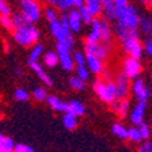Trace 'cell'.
<instances>
[{"label":"cell","mask_w":152,"mask_h":152,"mask_svg":"<svg viewBox=\"0 0 152 152\" xmlns=\"http://www.w3.org/2000/svg\"><path fill=\"white\" fill-rule=\"evenodd\" d=\"M144 50H145V53L148 54V56L152 57V38H148L145 41V44H144Z\"/></svg>","instance_id":"42"},{"label":"cell","mask_w":152,"mask_h":152,"mask_svg":"<svg viewBox=\"0 0 152 152\" xmlns=\"http://www.w3.org/2000/svg\"><path fill=\"white\" fill-rule=\"evenodd\" d=\"M14 98L19 102H25L30 98V95H28V92L26 91L25 88H16L15 91H14Z\"/></svg>","instance_id":"33"},{"label":"cell","mask_w":152,"mask_h":152,"mask_svg":"<svg viewBox=\"0 0 152 152\" xmlns=\"http://www.w3.org/2000/svg\"><path fill=\"white\" fill-rule=\"evenodd\" d=\"M57 7H58V10L63 11V12H66V11L69 10V7H68V4H66L65 0H60V1L57 3Z\"/></svg>","instance_id":"44"},{"label":"cell","mask_w":152,"mask_h":152,"mask_svg":"<svg viewBox=\"0 0 152 152\" xmlns=\"http://www.w3.org/2000/svg\"><path fill=\"white\" fill-rule=\"evenodd\" d=\"M86 54H94V56L99 57L103 60L104 57L109 54V46L106 44H90V42H86L84 46Z\"/></svg>","instance_id":"10"},{"label":"cell","mask_w":152,"mask_h":152,"mask_svg":"<svg viewBox=\"0 0 152 152\" xmlns=\"http://www.w3.org/2000/svg\"><path fill=\"white\" fill-rule=\"evenodd\" d=\"M86 66L88 68L90 72L96 73V75L103 72V63H102V58L94 56V54H86Z\"/></svg>","instance_id":"11"},{"label":"cell","mask_w":152,"mask_h":152,"mask_svg":"<svg viewBox=\"0 0 152 152\" xmlns=\"http://www.w3.org/2000/svg\"><path fill=\"white\" fill-rule=\"evenodd\" d=\"M72 57H73V63H75L77 66L86 65V54L80 53V52H75Z\"/></svg>","instance_id":"37"},{"label":"cell","mask_w":152,"mask_h":152,"mask_svg":"<svg viewBox=\"0 0 152 152\" xmlns=\"http://www.w3.org/2000/svg\"><path fill=\"white\" fill-rule=\"evenodd\" d=\"M114 1V6H115V10H120V8H124V7H126L128 4V0H113Z\"/></svg>","instance_id":"43"},{"label":"cell","mask_w":152,"mask_h":152,"mask_svg":"<svg viewBox=\"0 0 152 152\" xmlns=\"http://www.w3.org/2000/svg\"><path fill=\"white\" fill-rule=\"evenodd\" d=\"M121 42H122L124 50L129 54V57H133V58H137V60H139L140 57L142 56V46H141V44H140L137 30H133V31L130 33L126 38H124Z\"/></svg>","instance_id":"6"},{"label":"cell","mask_w":152,"mask_h":152,"mask_svg":"<svg viewBox=\"0 0 152 152\" xmlns=\"http://www.w3.org/2000/svg\"><path fill=\"white\" fill-rule=\"evenodd\" d=\"M0 15L11 16V8L6 0H0Z\"/></svg>","instance_id":"39"},{"label":"cell","mask_w":152,"mask_h":152,"mask_svg":"<svg viewBox=\"0 0 152 152\" xmlns=\"http://www.w3.org/2000/svg\"><path fill=\"white\" fill-rule=\"evenodd\" d=\"M139 152H152V151H145V149H142V148H140V149H139Z\"/></svg>","instance_id":"48"},{"label":"cell","mask_w":152,"mask_h":152,"mask_svg":"<svg viewBox=\"0 0 152 152\" xmlns=\"http://www.w3.org/2000/svg\"><path fill=\"white\" fill-rule=\"evenodd\" d=\"M12 152H35L33 148H30L28 145H23V144H18V145H15V148H14Z\"/></svg>","instance_id":"40"},{"label":"cell","mask_w":152,"mask_h":152,"mask_svg":"<svg viewBox=\"0 0 152 152\" xmlns=\"http://www.w3.org/2000/svg\"><path fill=\"white\" fill-rule=\"evenodd\" d=\"M11 20H12V27L14 28H18V27H20V26L26 25V23H30L20 12L14 14V15L11 16Z\"/></svg>","instance_id":"29"},{"label":"cell","mask_w":152,"mask_h":152,"mask_svg":"<svg viewBox=\"0 0 152 152\" xmlns=\"http://www.w3.org/2000/svg\"><path fill=\"white\" fill-rule=\"evenodd\" d=\"M14 39L22 46H33L39 39V31L34 23H26L18 28H14Z\"/></svg>","instance_id":"1"},{"label":"cell","mask_w":152,"mask_h":152,"mask_svg":"<svg viewBox=\"0 0 152 152\" xmlns=\"http://www.w3.org/2000/svg\"><path fill=\"white\" fill-rule=\"evenodd\" d=\"M149 128H151V134H152V120H151V126Z\"/></svg>","instance_id":"49"},{"label":"cell","mask_w":152,"mask_h":152,"mask_svg":"<svg viewBox=\"0 0 152 152\" xmlns=\"http://www.w3.org/2000/svg\"><path fill=\"white\" fill-rule=\"evenodd\" d=\"M111 107H113V110L117 113L118 117L124 118L126 115L128 110H129V102H128L126 99H118V101L111 103Z\"/></svg>","instance_id":"18"},{"label":"cell","mask_w":152,"mask_h":152,"mask_svg":"<svg viewBox=\"0 0 152 152\" xmlns=\"http://www.w3.org/2000/svg\"><path fill=\"white\" fill-rule=\"evenodd\" d=\"M66 18H68V23H69V28L72 33H79L80 28H82V19H80L79 11L77 8L69 10L68 14H66Z\"/></svg>","instance_id":"12"},{"label":"cell","mask_w":152,"mask_h":152,"mask_svg":"<svg viewBox=\"0 0 152 152\" xmlns=\"http://www.w3.org/2000/svg\"><path fill=\"white\" fill-rule=\"evenodd\" d=\"M19 8H20V14L30 23L38 22L41 18L42 8L38 0H19Z\"/></svg>","instance_id":"4"},{"label":"cell","mask_w":152,"mask_h":152,"mask_svg":"<svg viewBox=\"0 0 152 152\" xmlns=\"http://www.w3.org/2000/svg\"><path fill=\"white\" fill-rule=\"evenodd\" d=\"M1 137H3V134H1V132H0V139H1Z\"/></svg>","instance_id":"50"},{"label":"cell","mask_w":152,"mask_h":152,"mask_svg":"<svg viewBox=\"0 0 152 152\" xmlns=\"http://www.w3.org/2000/svg\"><path fill=\"white\" fill-rule=\"evenodd\" d=\"M46 102H48V104L56 111H63V113H66V111H68V103L64 102L63 99L54 96V95H49L46 98Z\"/></svg>","instance_id":"17"},{"label":"cell","mask_w":152,"mask_h":152,"mask_svg":"<svg viewBox=\"0 0 152 152\" xmlns=\"http://www.w3.org/2000/svg\"><path fill=\"white\" fill-rule=\"evenodd\" d=\"M44 64L46 66H56L58 64V56L56 52H48L44 56Z\"/></svg>","instance_id":"25"},{"label":"cell","mask_w":152,"mask_h":152,"mask_svg":"<svg viewBox=\"0 0 152 152\" xmlns=\"http://www.w3.org/2000/svg\"><path fill=\"white\" fill-rule=\"evenodd\" d=\"M144 115H145V102H139L130 113V121L133 125H140L144 122Z\"/></svg>","instance_id":"13"},{"label":"cell","mask_w":152,"mask_h":152,"mask_svg":"<svg viewBox=\"0 0 152 152\" xmlns=\"http://www.w3.org/2000/svg\"><path fill=\"white\" fill-rule=\"evenodd\" d=\"M139 130H140V134H141V139L142 140H148V137L151 136V128H149L145 122L140 124V125H139Z\"/></svg>","instance_id":"35"},{"label":"cell","mask_w":152,"mask_h":152,"mask_svg":"<svg viewBox=\"0 0 152 152\" xmlns=\"http://www.w3.org/2000/svg\"><path fill=\"white\" fill-rule=\"evenodd\" d=\"M50 33L57 39V42H69V44H73L72 34H68V33L64 30L60 19H56V20L50 22Z\"/></svg>","instance_id":"8"},{"label":"cell","mask_w":152,"mask_h":152,"mask_svg":"<svg viewBox=\"0 0 152 152\" xmlns=\"http://www.w3.org/2000/svg\"><path fill=\"white\" fill-rule=\"evenodd\" d=\"M33 96H34V99L42 102V101H46L48 92L44 87H37V88H34V91H33Z\"/></svg>","instance_id":"31"},{"label":"cell","mask_w":152,"mask_h":152,"mask_svg":"<svg viewBox=\"0 0 152 152\" xmlns=\"http://www.w3.org/2000/svg\"><path fill=\"white\" fill-rule=\"evenodd\" d=\"M128 139L134 142L141 141L142 139H141V134H140L139 128H130V129H128Z\"/></svg>","instance_id":"32"},{"label":"cell","mask_w":152,"mask_h":152,"mask_svg":"<svg viewBox=\"0 0 152 152\" xmlns=\"http://www.w3.org/2000/svg\"><path fill=\"white\" fill-rule=\"evenodd\" d=\"M69 86L73 90H80L82 91L86 87V82L82 80L80 77H77V76H72V77H69Z\"/></svg>","instance_id":"30"},{"label":"cell","mask_w":152,"mask_h":152,"mask_svg":"<svg viewBox=\"0 0 152 152\" xmlns=\"http://www.w3.org/2000/svg\"><path fill=\"white\" fill-rule=\"evenodd\" d=\"M68 111H71L72 114H75L76 117H79V115H83L86 111V107L84 104L79 101H71L68 103Z\"/></svg>","instance_id":"22"},{"label":"cell","mask_w":152,"mask_h":152,"mask_svg":"<svg viewBox=\"0 0 152 152\" xmlns=\"http://www.w3.org/2000/svg\"><path fill=\"white\" fill-rule=\"evenodd\" d=\"M63 124L68 130H72L77 126V117H76L75 114L71 113V111H66L63 117Z\"/></svg>","instance_id":"20"},{"label":"cell","mask_w":152,"mask_h":152,"mask_svg":"<svg viewBox=\"0 0 152 152\" xmlns=\"http://www.w3.org/2000/svg\"><path fill=\"white\" fill-rule=\"evenodd\" d=\"M76 76L77 77H80L82 80H88V77H90V71H88V68L86 65H80V66H77V69H76Z\"/></svg>","instance_id":"34"},{"label":"cell","mask_w":152,"mask_h":152,"mask_svg":"<svg viewBox=\"0 0 152 152\" xmlns=\"http://www.w3.org/2000/svg\"><path fill=\"white\" fill-rule=\"evenodd\" d=\"M140 30L142 31V34L145 35H152V18L151 16H144L140 18V23H139Z\"/></svg>","instance_id":"21"},{"label":"cell","mask_w":152,"mask_h":152,"mask_svg":"<svg viewBox=\"0 0 152 152\" xmlns=\"http://www.w3.org/2000/svg\"><path fill=\"white\" fill-rule=\"evenodd\" d=\"M77 11H79V15H80V19H82V23H84V25H91V22L94 20V16L88 12V10L84 6H82V7H79V8H77Z\"/></svg>","instance_id":"26"},{"label":"cell","mask_w":152,"mask_h":152,"mask_svg":"<svg viewBox=\"0 0 152 152\" xmlns=\"http://www.w3.org/2000/svg\"><path fill=\"white\" fill-rule=\"evenodd\" d=\"M46 1L50 4V6H57V3H58L60 0H46Z\"/></svg>","instance_id":"46"},{"label":"cell","mask_w":152,"mask_h":152,"mask_svg":"<svg viewBox=\"0 0 152 152\" xmlns=\"http://www.w3.org/2000/svg\"><path fill=\"white\" fill-rule=\"evenodd\" d=\"M142 4H145V6H152V0H140Z\"/></svg>","instance_id":"47"},{"label":"cell","mask_w":152,"mask_h":152,"mask_svg":"<svg viewBox=\"0 0 152 152\" xmlns=\"http://www.w3.org/2000/svg\"><path fill=\"white\" fill-rule=\"evenodd\" d=\"M115 19L117 23L130 30H136L139 27L140 23V15L137 12V10L133 6L128 4L126 7L120 10H115Z\"/></svg>","instance_id":"2"},{"label":"cell","mask_w":152,"mask_h":152,"mask_svg":"<svg viewBox=\"0 0 152 152\" xmlns=\"http://www.w3.org/2000/svg\"><path fill=\"white\" fill-rule=\"evenodd\" d=\"M0 25L3 26L6 30H12V20H11V16L7 15H0Z\"/></svg>","instance_id":"36"},{"label":"cell","mask_w":152,"mask_h":152,"mask_svg":"<svg viewBox=\"0 0 152 152\" xmlns=\"http://www.w3.org/2000/svg\"><path fill=\"white\" fill-rule=\"evenodd\" d=\"M142 149H145V151H152V141L149 140H145V141L142 142Z\"/></svg>","instance_id":"45"},{"label":"cell","mask_w":152,"mask_h":152,"mask_svg":"<svg viewBox=\"0 0 152 152\" xmlns=\"http://www.w3.org/2000/svg\"><path fill=\"white\" fill-rule=\"evenodd\" d=\"M28 66H30V68H31V69L37 73L38 77H39V79H41L46 86H52V84H53V82H52V79L49 77V75H48V73L44 71V68L38 64V61H28Z\"/></svg>","instance_id":"15"},{"label":"cell","mask_w":152,"mask_h":152,"mask_svg":"<svg viewBox=\"0 0 152 152\" xmlns=\"http://www.w3.org/2000/svg\"><path fill=\"white\" fill-rule=\"evenodd\" d=\"M15 142H14L12 139H10V137H1L0 139V149L3 152H12L14 148H15Z\"/></svg>","instance_id":"24"},{"label":"cell","mask_w":152,"mask_h":152,"mask_svg":"<svg viewBox=\"0 0 152 152\" xmlns=\"http://www.w3.org/2000/svg\"><path fill=\"white\" fill-rule=\"evenodd\" d=\"M94 91L106 103H113V102L120 99V92H118L117 84L113 82H103V80H96L94 83Z\"/></svg>","instance_id":"3"},{"label":"cell","mask_w":152,"mask_h":152,"mask_svg":"<svg viewBox=\"0 0 152 152\" xmlns=\"http://www.w3.org/2000/svg\"><path fill=\"white\" fill-rule=\"evenodd\" d=\"M44 53V46L39 44L33 45V49L30 52V57H28V61H38V58L42 56Z\"/></svg>","instance_id":"27"},{"label":"cell","mask_w":152,"mask_h":152,"mask_svg":"<svg viewBox=\"0 0 152 152\" xmlns=\"http://www.w3.org/2000/svg\"><path fill=\"white\" fill-rule=\"evenodd\" d=\"M115 84H117L118 92H120V99H125L129 94V79L124 73H121V75H118Z\"/></svg>","instance_id":"16"},{"label":"cell","mask_w":152,"mask_h":152,"mask_svg":"<svg viewBox=\"0 0 152 152\" xmlns=\"http://www.w3.org/2000/svg\"><path fill=\"white\" fill-rule=\"evenodd\" d=\"M141 73V64L137 58L128 57L124 60V75L129 80H136Z\"/></svg>","instance_id":"7"},{"label":"cell","mask_w":152,"mask_h":152,"mask_svg":"<svg viewBox=\"0 0 152 152\" xmlns=\"http://www.w3.org/2000/svg\"><path fill=\"white\" fill-rule=\"evenodd\" d=\"M111 39V28L106 20H101V41L107 44Z\"/></svg>","instance_id":"23"},{"label":"cell","mask_w":152,"mask_h":152,"mask_svg":"<svg viewBox=\"0 0 152 152\" xmlns=\"http://www.w3.org/2000/svg\"><path fill=\"white\" fill-rule=\"evenodd\" d=\"M111 132L120 139H128V129L121 124H114L111 128Z\"/></svg>","instance_id":"28"},{"label":"cell","mask_w":152,"mask_h":152,"mask_svg":"<svg viewBox=\"0 0 152 152\" xmlns=\"http://www.w3.org/2000/svg\"><path fill=\"white\" fill-rule=\"evenodd\" d=\"M66 4H68V7L69 8H79V7L83 6V3H84V0H65Z\"/></svg>","instance_id":"41"},{"label":"cell","mask_w":152,"mask_h":152,"mask_svg":"<svg viewBox=\"0 0 152 152\" xmlns=\"http://www.w3.org/2000/svg\"><path fill=\"white\" fill-rule=\"evenodd\" d=\"M90 44H98L101 42V20L94 19L91 22V30L87 35V41Z\"/></svg>","instance_id":"14"},{"label":"cell","mask_w":152,"mask_h":152,"mask_svg":"<svg viewBox=\"0 0 152 152\" xmlns=\"http://www.w3.org/2000/svg\"><path fill=\"white\" fill-rule=\"evenodd\" d=\"M83 6L88 10V12L92 16H99V14L102 12V3L101 0H84Z\"/></svg>","instance_id":"19"},{"label":"cell","mask_w":152,"mask_h":152,"mask_svg":"<svg viewBox=\"0 0 152 152\" xmlns=\"http://www.w3.org/2000/svg\"><path fill=\"white\" fill-rule=\"evenodd\" d=\"M45 18H46V20L49 23L53 22V20H56L57 19V12H56V10L52 8V7H49V8L45 10Z\"/></svg>","instance_id":"38"},{"label":"cell","mask_w":152,"mask_h":152,"mask_svg":"<svg viewBox=\"0 0 152 152\" xmlns=\"http://www.w3.org/2000/svg\"><path fill=\"white\" fill-rule=\"evenodd\" d=\"M73 48V44L69 42H57L56 46V53L58 56V63L61 64L65 71H72L75 63H73V57L71 54V50Z\"/></svg>","instance_id":"5"},{"label":"cell","mask_w":152,"mask_h":152,"mask_svg":"<svg viewBox=\"0 0 152 152\" xmlns=\"http://www.w3.org/2000/svg\"><path fill=\"white\" fill-rule=\"evenodd\" d=\"M132 90H133V94L136 95V98L139 99V102H147V99L151 95V91H149V88L144 83V80L139 79V77L134 80V83L132 86Z\"/></svg>","instance_id":"9"}]
</instances>
